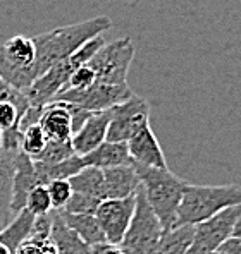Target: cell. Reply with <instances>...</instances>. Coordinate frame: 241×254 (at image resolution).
Segmentation results:
<instances>
[{"mask_svg": "<svg viewBox=\"0 0 241 254\" xmlns=\"http://www.w3.org/2000/svg\"><path fill=\"white\" fill-rule=\"evenodd\" d=\"M73 155H76V153H74L71 141H47V146L33 162L59 163L62 160L71 158Z\"/></svg>", "mask_w": 241, "mask_h": 254, "instance_id": "cell-27", "label": "cell"}, {"mask_svg": "<svg viewBox=\"0 0 241 254\" xmlns=\"http://www.w3.org/2000/svg\"><path fill=\"white\" fill-rule=\"evenodd\" d=\"M50 239L55 246V254H90L92 251V248L85 244L78 237V234L66 225L57 210H52Z\"/></svg>", "mask_w": 241, "mask_h": 254, "instance_id": "cell-18", "label": "cell"}, {"mask_svg": "<svg viewBox=\"0 0 241 254\" xmlns=\"http://www.w3.org/2000/svg\"><path fill=\"white\" fill-rule=\"evenodd\" d=\"M217 251L221 254H241V237H229Z\"/></svg>", "mask_w": 241, "mask_h": 254, "instance_id": "cell-34", "label": "cell"}, {"mask_svg": "<svg viewBox=\"0 0 241 254\" xmlns=\"http://www.w3.org/2000/svg\"><path fill=\"white\" fill-rule=\"evenodd\" d=\"M0 254H12V251H10L7 246H3L2 242H0Z\"/></svg>", "mask_w": 241, "mask_h": 254, "instance_id": "cell-37", "label": "cell"}, {"mask_svg": "<svg viewBox=\"0 0 241 254\" xmlns=\"http://www.w3.org/2000/svg\"><path fill=\"white\" fill-rule=\"evenodd\" d=\"M164 235V227L160 220L146 203L141 188L136 192V206L131 223L120 241V249L124 254H153Z\"/></svg>", "mask_w": 241, "mask_h": 254, "instance_id": "cell-5", "label": "cell"}, {"mask_svg": "<svg viewBox=\"0 0 241 254\" xmlns=\"http://www.w3.org/2000/svg\"><path fill=\"white\" fill-rule=\"evenodd\" d=\"M112 28V21L107 16H97L88 21H81L76 24H67L55 28L52 31L33 36L36 50L35 70L36 77L48 70L52 65L73 55L83 43L100 36L107 29Z\"/></svg>", "mask_w": 241, "mask_h": 254, "instance_id": "cell-1", "label": "cell"}, {"mask_svg": "<svg viewBox=\"0 0 241 254\" xmlns=\"http://www.w3.org/2000/svg\"><path fill=\"white\" fill-rule=\"evenodd\" d=\"M100 204V199L92 196H86V194L73 192L71 199L67 201V204L62 208L67 213H76V215H95L97 208Z\"/></svg>", "mask_w": 241, "mask_h": 254, "instance_id": "cell-29", "label": "cell"}, {"mask_svg": "<svg viewBox=\"0 0 241 254\" xmlns=\"http://www.w3.org/2000/svg\"><path fill=\"white\" fill-rule=\"evenodd\" d=\"M36 50L33 38L12 36L0 45V77L14 88L24 89L36 79Z\"/></svg>", "mask_w": 241, "mask_h": 254, "instance_id": "cell-4", "label": "cell"}, {"mask_svg": "<svg viewBox=\"0 0 241 254\" xmlns=\"http://www.w3.org/2000/svg\"><path fill=\"white\" fill-rule=\"evenodd\" d=\"M48 141H71L73 137V112L71 103L50 102L41 108L38 121Z\"/></svg>", "mask_w": 241, "mask_h": 254, "instance_id": "cell-14", "label": "cell"}, {"mask_svg": "<svg viewBox=\"0 0 241 254\" xmlns=\"http://www.w3.org/2000/svg\"><path fill=\"white\" fill-rule=\"evenodd\" d=\"M241 204V186H195L188 184L176 213L174 227L197 225L229 206ZM172 227V229H174Z\"/></svg>", "mask_w": 241, "mask_h": 254, "instance_id": "cell-3", "label": "cell"}, {"mask_svg": "<svg viewBox=\"0 0 241 254\" xmlns=\"http://www.w3.org/2000/svg\"><path fill=\"white\" fill-rule=\"evenodd\" d=\"M22 115L17 112V108L12 103L0 102V132L10 129V127L19 126Z\"/></svg>", "mask_w": 241, "mask_h": 254, "instance_id": "cell-33", "label": "cell"}, {"mask_svg": "<svg viewBox=\"0 0 241 254\" xmlns=\"http://www.w3.org/2000/svg\"><path fill=\"white\" fill-rule=\"evenodd\" d=\"M35 225V215H31L28 210H21L19 213H16L10 223L5 227L3 230H0V242L3 246L12 251V254L16 253V249L19 248L22 242L29 237Z\"/></svg>", "mask_w": 241, "mask_h": 254, "instance_id": "cell-23", "label": "cell"}, {"mask_svg": "<svg viewBox=\"0 0 241 254\" xmlns=\"http://www.w3.org/2000/svg\"><path fill=\"white\" fill-rule=\"evenodd\" d=\"M241 215V204L229 206L217 215L203 220L195 225L193 241H191L188 254H200L217 251L229 237H233L235 225Z\"/></svg>", "mask_w": 241, "mask_h": 254, "instance_id": "cell-8", "label": "cell"}, {"mask_svg": "<svg viewBox=\"0 0 241 254\" xmlns=\"http://www.w3.org/2000/svg\"><path fill=\"white\" fill-rule=\"evenodd\" d=\"M85 167H97V169H112V167L131 165L133 160L127 151L126 143H114L104 141L95 149L81 156Z\"/></svg>", "mask_w": 241, "mask_h": 254, "instance_id": "cell-17", "label": "cell"}, {"mask_svg": "<svg viewBox=\"0 0 241 254\" xmlns=\"http://www.w3.org/2000/svg\"><path fill=\"white\" fill-rule=\"evenodd\" d=\"M131 95L133 91L127 84L95 83L85 89H62L54 102L73 103L86 112H104L126 102Z\"/></svg>", "mask_w": 241, "mask_h": 254, "instance_id": "cell-7", "label": "cell"}, {"mask_svg": "<svg viewBox=\"0 0 241 254\" xmlns=\"http://www.w3.org/2000/svg\"><path fill=\"white\" fill-rule=\"evenodd\" d=\"M111 112L107 141L114 143H127L150 122V103L136 95H131L126 102L111 108Z\"/></svg>", "mask_w": 241, "mask_h": 254, "instance_id": "cell-9", "label": "cell"}, {"mask_svg": "<svg viewBox=\"0 0 241 254\" xmlns=\"http://www.w3.org/2000/svg\"><path fill=\"white\" fill-rule=\"evenodd\" d=\"M52 211L48 215L35 216V225L29 237L16 249L14 254H55V246L50 239Z\"/></svg>", "mask_w": 241, "mask_h": 254, "instance_id": "cell-20", "label": "cell"}, {"mask_svg": "<svg viewBox=\"0 0 241 254\" xmlns=\"http://www.w3.org/2000/svg\"><path fill=\"white\" fill-rule=\"evenodd\" d=\"M102 170H104L105 181V199H120V197L134 196L141 188L133 163Z\"/></svg>", "mask_w": 241, "mask_h": 254, "instance_id": "cell-16", "label": "cell"}, {"mask_svg": "<svg viewBox=\"0 0 241 254\" xmlns=\"http://www.w3.org/2000/svg\"><path fill=\"white\" fill-rule=\"evenodd\" d=\"M133 57L134 45L131 38H119L112 43H105L86 65L95 72L97 83L127 84V72Z\"/></svg>", "mask_w": 241, "mask_h": 254, "instance_id": "cell-6", "label": "cell"}, {"mask_svg": "<svg viewBox=\"0 0 241 254\" xmlns=\"http://www.w3.org/2000/svg\"><path fill=\"white\" fill-rule=\"evenodd\" d=\"M133 165L140 179L146 203L160 220L164 232H167L174 227L176 213H178L183 194L190 182L178 177L167 167L155 169V167H143L138 163H133Z\"/></svg>", "mask_w": 241, "mask_h": 254, "instance_id": "cell-2", "label": "cell"}, {"mask_svg": "<svg viewBox=\"0 0 241 254\" xmlns=\"http://www.w3.org/2000/svg\"><path fill=\"white\" fill-rule=\"evenodd\" d=\"M90 254H124L119 244H111V242H102L92 248Z\"/></svg>", "mask_w": 241, "mask_h": 254, "instance_id": "cell-35", "label": "cell"}, {"mask_svg": "<svg viewBox=\"0 0 241 254\" xmlns=\"http://www.w3.org/2000/svg\"><path fill=\"white\" fill-rule=\"evenodd\" d=\"M111 110L104 112H93L80 129L73 134L71 137V144L76 155H86L92 149H95L99 144L107 141V130L109 122H111Z\"/></svg>", "mask_w": 241, "mask_h": 254, "instance_id": "cell-13", "label": "cell"}, {"mask_svg": "<svg viewBox=\"0 0 241 254\" xmlns=\"http://www.w3.org/2000/svg\"><path fill=\"white\" fill-rule=\"evenodd\" d=\"M17 151L0 153V230L5 229L10 223V220L16 216L10 210V199H12L14 156Z\"/></svg>", "mask_w": 241, "mask_h": 254, "instance_id": "cell-19", "label": "cell"}, {"mask_svg": "<svg viewBox=\"0 0 241 254\" xmlns=\"http://www.w3.org/2000/svg\"><path fill=\"white\" fill-rule=\"evenodd\" d=\"M200 254H221L219 251H209V253H200Z\"/></svg>", "mask_w": 241, "mask_h": 254, "instance_id": "cell-38", "label": "cell"}, {"mask_svg": "<svg viewBox=\"0 0 241 254\" xmlns=\"http://www.w3.org/2000/svg\"><path fill=\"white\" fill-rule=\"evenodd\" d=\"M126 144L133 163H138V165L143 167H155V169H165L167 167L165 155L162 151L155 132L150 127V122L141 130H138Z\"/></svg>", "mask_w": 241, "mask_h": 254, "instance_id": "cell-12", "label": "cell"}, {"mask_svg": "<svg viewBox=\"0 0 241 254\" xmlns=\"http://www.w3.org/2000/svg\"><path fill=\"white\" fill-rule=\"evenodd\" d=\"M47 136H45L43 129L40 124H29L24 129H21V146L19 149L22 153L29 156L31 160H35L41 151L47 146Z\"/></svg>", "mask_w": 241, "mask_h": 254, "instance_id": "cell-26", "label": "cell"}, {"mask_svg": "<svg viewBox=\"0 0 241 254\" xmlns=\"http://www.w3.org/2000/svg\"><path fill=\"white\" fill-rule=\"evenodd\" d=\"M195 225H181L164 232L153 254H188L193 241Z\"/></svg>", "mask_w": 241, "mask_h": 254, "instance_id": "cell-25", "label": "cell"}, {"mask_svg": "<svg viewBox=\"0 0 241 254\" xmlns=\"http://www.w3.org/2000/svg\"><path fill=\"white\" fill-rule=\"evenodd\" d=\"M233 237H241V215H240L238 222H236V225H235V232H233Z\"/></svg>", "mask_w": 241, "mask_h": 254, "instance_id": "cell-36", "label": "cell"}, {"mask_svg": "<svg viewBox=\"0 0 241 254\" xmlns=\"http://www.w3.org/2000/svg\"><path fill=\"white\" fill-rule=\"evenodd\" d=\"M0 153H2V132H0Z\"/></svg>", "mask_w": 241, "mask_h": 254, "instance_id": "cell-39", "label": "cell"}, {"mask_svg": "<svg viewBox=\"0 0 241 254\" xmlns=\"http://www.w3.org/2000/svg\"><path fill=\"white\" fill-rule=\"evenodd\" d=\"M134 206H136V194L129 197H120V199L100 201L95 211V218L107 242L120 244L134 215Z\"/></svg>", "mask_w": 241, "mask_h": 254, "instance_id": "cell-10", "label": "cell"}, {"mask_svg": "<svg viewBox=\"0 0 241 254\" xmlns=\"http://www.w3.org/2000/svg\"><path fill=\"white\" fill-rule=\"evenodd\" d=\"M47 189H48V194H50L52 208H54V210H62L67 204V201L71 199V196H73V188H71L69 181H66V179L48 182Z\"/></svg>", "mask_w": 241, "mask_h": 254, "instance_id": "cell-31", "label": "cell"}, {"mask_svg": "<svg viewBox=\"0 0 241 254\" xmlns=\"http://www.w3.org/2000/svg\"><path fill=\"white\" fill-rule=\"evenodd\" d=\"M26 210L31 215L41 216V215H48L54 208H52V199L50 194H48L47 186H35L29 190L28 197H26Z\"/></svg>", "mask_w": 241, "mask_h": 254, "instance_id": "cell-28", "label": "cell"}, {"mask_svg": "<svg viewBox=\"0 0 241 254\" xmlns=\"http://www.w3.org/2000/svg\"><path fill=\"white\" fill-rule=\"evenodd\" d=\"M0 102L12 103V105L17 108V112H19L21 115H24L26 110L29 108V102H28V98H26L24 91L14 88V86L7 83L3 77H0Z\"/></svg>", "mask_w": 241, "mask_h": 254, "instance_id": "cell-30", "label": "cell"}, {"mask_svg": "<svg viewBox=\"0 0 241 254\" xmlns=\"http://www.w3.org/2000/svg\"><path fill=\"white\" fill-rule=\"evenodd\" d=\"M59 215L62 216V220L66 222V225L71 230L78 234V237L81 239L85 244H88L90 248L102 242H107L104 232H102L99 222H97L95 215H76V213H67L64 210H57Z\"/></svg>", "mask_w": 241, "mask_h": 254, "instance_id": "cell-22", "label": "cell"}, {"mask_svg": "<svg viewBox=\"0 0 241 254\" xmlns=\"http://www.w3.org/2000/svg\"><path fill=\"white\" fill-rule=\"evenodd\" d=\"M69 184L73 188V192L86 194V196L97 197L100 201L105 199V181L102 169L85 167L69 179Z\"/></svg>", "mask_w": 241, "mask_h": 254, "instance_id": "cell-24", "label": "cell"}, {"mask_svg": "<svg viewBox=\"0 0 241 254\" xmlns=\"http://www.w3.org/2000/svg\"><path fill=\"white\" fill-rule=\"evenodd\" d=\"M36 186L35 181V163L21 149L14 156V174H12V199L10 210L16 215L26 206V197L29 190Z\"/></svg>", "mask_w": 241, "mask_h": 254, "instance_id": "cell-15", "label": "cell"}, {"mask_svg": "<svg viewBox=\"0 0 241 254\" xmlns=\"http://www.w3.org/2000/svg\"><path fill=\"white\" fill-rule=\"evenodd\" d=\"M95 83H97L95 72H93L88 65H81V67H78L73 74H71L69 83L66 84V88L64 89H67V88L69 89H85V88H88V86H92Z\"/></svg>", "mask_w": 241, "mask_h": 254, "instance_id": "cell-32", "label": "cell"}, {"mask_svg": "<svg viewBox=\"0 0 241 254\" xmlns=\"http://www.w3.org/2000/svg\"><path fill=\"white\" fill-rule=\"evenodd\" d=\"M74 67L71 65L67 59L60 61L59 64L52 65L48 70H45L43 74H40L28 89H24V95L28 98L29 105L33 107H43L47 103L54 102L55 96L66 88V84L69 83L71 74L74 72Z\"/></svg>", "mask_w": 241, "mask_h": 254, "instance_id": "cell-11", "label": "cell"}, {"mask_svg": "<svg viewBox=\"0 0 241 254\" xmlns=\"http://www.w3.org/2000/svg\"><path fill=\"white\" fill-rule=\"evenodd\" d=\"M35 163V181L36 186H47L52 181H60L66 179L69 181L73 175H76L81 169H85V162L80 155H73L71 158L62 160L59 163H43V162H33Z\"/></svg>", "mask_w": 241, "mask_h": 254, "instance_id": "cell-21", "label": "cell"}]
</instances>
